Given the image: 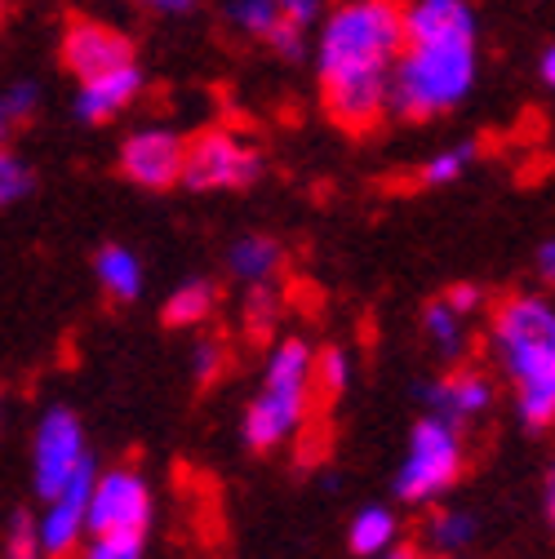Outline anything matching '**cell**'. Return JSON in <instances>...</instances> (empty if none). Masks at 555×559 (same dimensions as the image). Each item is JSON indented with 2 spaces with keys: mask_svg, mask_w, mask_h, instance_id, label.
<instances>
[{
  "mask_svg": "<svg viewBox=\"0 0 555 559\" xmlns=\"http://www.w3.org/2000/svg\"><path fill=\"white\" fill-rule=\"evenodd\" d=\"M404 49L395 0H346L320 27L316 62L324 107L342 129H369L387 111L391 67Z\"/></svg>",
  "mask_w": 555,
  "mask_h": 559,
  "instance_id": "6da1fadb",
  "label": "cell"
},
{
  "mask_svg": "<svg viewBox=\"0 0 555 559\" xmlns=\"http://www.w3.org/2000/svg\"><path fill=\"white\" fill-rule=\"evenodd\" d=\"M494 356L516 386L524 431H546L555 417V307L542 294L507 298L489 329Z\"/></svg>",
  "mask_w": 555,
  "mask_h": 559,
  "instance_id": "7a4b0ae2",
  "label": "cell"
},
{
  "mask_svg": "<svg viewBox=\"0 0 555 559\" xmlns=\"http://www.w3.org/2000/svg\"><path fill=\"white\" fill-rule=\"evenodd\" d=\"M475 85V36L404 40L391 67L387 103L409 120H432L453 111Z\"/></svg>",
  "mask_w": 555,
  "mask_h": 559,
  "instance_id": "3957f363",
  "label": "cell"
},
{
  "mask_svg": "<svg viewBox=\"0 0 555 559\" xmlns=\"http://www.w3.org/2000/svg\"><path fill=\"white\" fill-rule=\"evenodd\" d=\"M311 356L316 346L307 337H285L271 346V356L262 365V386L245 408L240 436L253 453H271L298 436L303 417L311 408L316 382H311Z\"/></svg>",
  "mask_w": 555,
  "mask_h": 559,
  "instance_id": "277c9868",
  "label": "cell"
},
{
  "mask_svg": "<svg viewBox=\"0 0 555 559\" xmlns=\"http://www.w3.org/2000/svg\"><path fill=\"white\" fill-rule=\"evenodd\" d=\"M462 466H467L462 431L423 413L409 431V444H404V457L395 471V498L404 507H436L462 479Z\"/></svg>",
  "mask_w": 555,
  "mask_h": 559,
  "instance_id": "5b68a950",
  "label": "cell"
},
{
  "mask_svg": "<svg viewBox=\"0 0 555 559\" xmlns=\"http://www.w3.org/2000/svg\"><path fill=\"white\" fill-rule=\"evenodd\" d=\"M152 484L133 466L94 471L90 484V507H85V537L120 533V537H147L152 528Z\"/></svg>",
  "mask_w": 555,
  "mask_h": 559,
  "instance_id": "8992f818",
  "label": "cell"
},
{
  "mask_svg": "<svg viewBox=\"0 0 555 559\" xmlns=\"http://www.w3.org/2000/svg\"><path fill=\"white\" fill-rule=\"evenodd\" d=\"M85 466H94L85 427L72 408H49L32 436V488L36 498H54L67 479H76Z\"/></svg>",
  "mask_w": 555,
  "mask_h": 559,
  "instance_id": "52a82bcc",
  "label": "cell"
},
{
  "mask_svg": "<svg viewBox=\"0 0 555 559\" xmlns=\"http://www.w3.org/2000/svg\"><path fill=\"white\" fill-rule=\"evenodd\" d=\"M258 174H262V160L249 143H240L227 129H210L182 152L178 182H187L191 191H236V187H249Z\"/></svg>",
  "mask_w": 555,
  "mask_h": 559,
  "instance_id": "ba28073f",
  "label": "cell"
},
{
  "mask_svg": "<svg viewBox=\"0 0 555 559\" xmlns=\"http://www.w3.org/2000/svg\"><path fill=\"white\" fill-rule=\"evenodd\" d=\"M182 152L187 143L165 129V124H147L125 138L120 147V174L133 182V187H147V191H165L182 178Z\"/></svg>",
  "mask_w": 555,
  "mask_h": 559,
  "instance_id": "9c48e42d",
  "label": "cell"
},
{
  "mask_svg": "<svg viewBox=\"0 0 555 559\" xmlns=\"http://www.w3.org/2000/svg\"><path fill=\"white\" fill-rule=\"evenodd\" d=\"M98 466H85L76 479H67L54 498H45V511L36 515V542L45 559H62L85 542V507H90V484Z\"/></svg>",
  "mask_w": 555,
  "mask_h": 559,
  "instance_id": "30bf717a",
  "label": "cell"
},
{
  "mask_svg": "<svg viewBox=\"0 0 555 559\" xmlns=\"http://www.w3.org/2000/svg\"><path fill=\"white\" fill-rule=\"evenodd\" d=\"M423 400H427L432 417H440V423L462 431V427L480 423V417L494 408V382H489V373H480V369H449L440 382L427 386Z\"/></svg>",
  "mask_w": 555,
  "mask_h": 559,
  "instance_id": "8fae6325",
  "label": "cell"
},
{
  "mask_svg": "<svg viewBox=\"0 0 555 559\" xmlns=\"http://www.w3.org/2000/svg\"><path fill=\"white\" fill-rule=\"evenodd\" d=\"M62 62L72 67L81 81H94L103 72H116V67H129L133 49L120 32H111L103 23H72L62 36Z\"/></svg>",
  "mask_w": 555,
  "mask_h": 559,
  "instance_id": "7c38bea8",
  "label": "cell"
},
{
  "mask_svg": "<svg viewBox=\"0 0 555 559\" xmlns=\"http://www.w3.org/2000/svg\"><path fill=\"white\" fill-rule=\"evenodd\" d=\"M143 90V76H138V67H116V72H103L94 81H81V94H76V116L85 124H107L116 120L133 98Z\"/></svg>",
  "mask_w": 555,
  "mask_h": 559,
  "instance_id": "4fadbf2b",
  "label": "cell"
},
{
  "mask_svg": "<svg viewBox=\"0 0 555 559\" xmlns=\"http://www.w3.org/2000/svg\"><path fill=\"white\" fill-rule=\"evenodd\" d=\"M281 266H285V249L275 245L271 236H240V240L227 249V271L240 280L245 289L275 285Z\"/></svg>",
  "mask_w": 555,
  "mask_h": 559,
  "instance_id": "5bb4252c",
  "label": "cell"
},
{
  "mask_svg": "<svg viewBox=\"0 0 555 559\" xmlns=\"http://www.w3.org/2000/svg\"><path fill=\"white\" fill-rule=\"evenodd\" d=\"M94 275H98V285H103V294H107L111 302H138V298H143V285H147L143 262H138V253L125 249V245L98 249Z\"/></svg>",
  "mask_w": 555,
  "mask_h": 559,
  "instance_id": "9a60e30c",
  "label": "cell"
},
{
  "mask_svg": "<svg viewBox=\"0 0 555 559\" xmlns=\"http://www.w3.org/2000/svg\"><path fill=\"white\" fill-rule=\"evenodd\" d=\"M346 546H352L361 559H378V555L395 550L400 546V515L391 507H378V502L361 507L352 515V528H346Z\"/></svg>",
  "mask_w": 555,
  "mask_h": 559,
  "instance_id": "2e32d148",
  "label": "cell"
},
{
  "mask_svg": "<svg viewBox=\"0 0 555 559\" xmlns=\"http://www.w3.org/2000/svg\"><path fill=\"white\" fill-rule=\"evenodd\" d=\"M423 333H427L432 352H436L445 365L467 360V352H471V329H467V316H458L445 298L427 302V311H423Z\"/></svg>",
  "mask_w": 555,
  "mask_h": 559,
  "instance_id": "e0dca14e",
  "label": "cell"
},
{
  "mask_svg": "<svg viewBox=\"0 0 555 559\" xmlns=\"http://www.w3.org/2000/svg\"><path fill=\"white\" fill-rule=\"evenodd\" d=\"M219 307V289L210 280H182V285L165 298V324H178V329H191V324H204Z\"/></svg>",
  "mask_w": 555,
  "mask_h": 559,
  "instance_id": "ac0fdd59",
  "label": "cell"
},
{
  "mask_svg": "<svg viewBox=\"0 0 555 559\" xmlns=\"http://www.w3.org/2000/svg\"><path fill=\"white\" fill-rule=\"evenodd\" d=\"M475 542V515L467 511H436L427 520V546L436 555H462Z\"/></svg>",
  "mask_w": 555,
  "mask_h": 559,
  "instance_id": "d6986e66",
  "label": "cell"
},
{
  "mask_svg": "<svg viewBox=\"0 0 555 559\" xmlns=\"http://www.w3.org/2000/svg\"><path fill=\"white\" fill-rule=\"evenodd\" d=\"M36 107H40V90L32 81H19L10 90H0V147H5L10 138L32 120Z\"/></svg>",
  "mask_w": 555,
  "mask_h": 559,
  "instance_id": "ffe728a7",
  "label": "cell"
},
{
  "mask_svg": "<svg viewBox=\"0 0 555 559\" xmlns=\"http://www.w3.org/2000/svg\"><path fill=\"white\" fill-rule=\"evenodd\" d=\"M227 19H232L236 32L258 36V40H271L275 27H285V23H281V10H275V0H232Z\"/></svg>",
  "mask_w": 555,
  "mask_h": 559,
  "instance_id": "44dd1931",
  "label": "cell"
},
{
  "mask_svg": "<svg viewBox=\"0 0 555 559\" xmlns=\"http://www.w3.org/2000/svg\"><path fill=\"white\" fill-rule=\"evenodd\" d=\"M352 373H356V360L346 346H324V352L311 356V382L329 395H338L346 382H352Z\"/></svg>",
  "mask_w": 555,
  "mask_h": 559,
  "instance_id": "7402d4cb",
  "label": "cell"
},
{
  "mask_svg": "<svg viewBox=\"0 0 555 559\" xmlns=\"http://www.w3.org/2000/svg\"><path fill=\"white\" fill-rule=\"evenodd\" d=\"M471 160H475V143L445 147V152H436V156L423 165V182H427V187H449V182H458V178L471 169Z\"/></svg>",
  "mask_w": 555,
  "mask_h": 559,
  "instance_id": "603a6c76",
  "label": "cell"
},
{
  "mask_svg": "<svg viewBox=\"0 0 555 559\" xmlns=\"http://www.w3.org/2000/svg\"><path fill=\"white\" fill-rule=\"evenodd\" d=\"M143 555H147V537H120V533L85 537L76 546V559H143Z\"/></svg>",
  "mask_w": 555,
  "mask_h": 559,
  "instance_id": "cb8c5ba5",
  "label": "cell"
},
{
  "mask_svg": "<svg viewBox=\"0 0 555 559\" xmlns=\"http://www.w3.org/2000/svg\"><path fill=\"white\" fill-rule=\"evenodd\" d=\"M0 559H45L40 542H36V520L27 511H19L5 528V542H0Z\"/></svg>",
  "mask_w": 555,
  "mask_h": 559,
  "instance_id": "d4e9b609",
  "label": "cell"
},
{
  "mask_svg": "<svg viewBox=\"0 0 555 559\" xmlns=\"http://www.w3.org/2000/svg\"><path fill=\"white\" fill-rule=\"evenodd\" d=\"M27 191H32V169L10 147H0V209L19 204Z\"/></svg>",
  "mask_w": 555,
  "mask_h": 559,
  "instance_id": "484cf974",
  "label": "cell"
},
{
  "mask_svg": "<svg viewBox=\"0 0 555 559\" xmlns=\"http://www.w3.org/2000/svg\"><path fill=\"white\" fill-rule=\"evenodd\" d=\"M223 360H227V352H223V342L219 337H196L191 342V378L196 382H214L219 373H223Z\"/></svg>",
  "mask_w": 555,
  "mask_h": 559,
  "instance_id": "4316f807",
  "label": "cell"
},
{
  "mask_svg": "<svg viewBox=\"0 0 555 559\" xmlns=\"http://www.w3.org/2000/svg\"><path fill=\"white\" fill-rule=\"evenodd\" d=\"M275 302H281L275 285H258V289H249V294H245V320H253L258 329H262V324H271Z\"/></svg>",
  "mask_w": 555,
  "mask_h": 559,
  "instance_id": "83f0119b",
  "label": "cell"
},
{
  "mask_svg": "<svg viewBox=\"0 0 555 559\" xmlns=\"http://www.w3.org/2000/svg\"><path fill=\"white\" fill-rule=\"evenodd\" d=\"M275 10H281V23H285V27L307 32V27L320 19V0H275Z\"/></svg>",
  "mask_w": 555,
  "mask_h": 559,
  "instance_id": "f1b7e54d",
  "label": "cell"
},
{
  "mask_svg": "<svg viewBox=\"0 0 555 559\" xmlns=\"http://www.w3.org/2000/svg\"><path fill=\"white\" fill-rule=\"evenodd\" d=\"M445 302H449L458 316H467V320H471V316L480 311V302H484V289H480V285H453V289L445 294Z\"/></svg>",
  "mask_w": 555,
  "mask_h": 559,
  "instance_id": "f546056e",
  "label": "cell"
},
{
  "mask_svg": "<svg viewBox=\"0 0 555 559\" xmlns=\"http://www.w3.org/2000/svg\"><path fill=\"white\" fill-rule=\"evenodd\" d=\"M538 275L546 280V285L555 280V240H542L538 245Z\"/></svg>",
  "mask_w": 555,
  "mask_h": 559,
  "instance_id": "4dcf8cb0",
  "label": "cell"
},
{
  "mask_svg": "<svg viewBox=\"0 0 555 559\" xmlns=\"http://www.w3.org/2000/svg\"><path fill=\"white\" fill-rule=\"evenodd\" d=\"M542 515L555 520V475H551V471H546V479H542Z\"/></svg>",
  "mask_w": 555,
  "mask_h": 559,
  "instance_id": "1f68e13d",
  "label": "cell"
},
{
  "mask_svg": "<svg viewBox=\"0 0 555 559\" xmlns=\"http://www.w3.org/2000/svg\"><path fill=\"white\" fill-rule=\"evenodd\" d=\"M538 76H542V85H551L555 81V49L546 45L542 49V58H538Z\"/></svg>",
  "mask_w": 555,
  "mask_h": 559,
  "instance_id": "d6a6232c",
  "label": "cell"
},
{
  "mask_svg": "<svg viewBox=\"0 0 555 559\" xmlns=\"http://www.w3.org/2000/svg\"><path fill=\"white\" fill-rule=\"evenodd\" d=\"M143 5L165 10V14H178V10H187V5H191V0H143Z\"/></svg>",
  "mask_w": 555,
  "mask_h": 559,
  "instance_id": "836d02e7",
  "label": "cell"
},
{
  "mask_svg": "<svg viewBox=\"0 0 555 559\" xmlns=\"http://www.w3.org/2000/svg\"><path fill=\"white\" fill-rule=\"evenodd\" d=\"M378 559H418V555H413V550H400V546H395V550H387V555H378Z\"/></svg>",
  "mask_w": 555,
  "mask_h": 559,
  "instance_id": "e575fe53",
  "label": "cell"
},
{
  "mask_svg": "<svg viewBox=\"0 0 555 559\" xmlns=\"http://www.w3.org/2000/svg\"><path fill=\"white\" fill-rule=\"evenodd\" d=\"M0 427H5V395H0Z\"/></svg>",
  "mask_w": 555,
  "mask_h": 559,
  "instance_id": "d590c367",
  "label": "cell"
},
{
  "mask_svg": "<svg viewBox=\"0 0 555 559\" xmlns=\"http://www.w3.org/2000/svg\"><path fill=\"white\" fill-rule=\"evenodd\" d=\"M436 559H462V555H436Z\"/></svg>",
  "mask_w": 555,
  "mask_h": 559,
  "instance_id": "8d00e7d4",
  "label": "cell"
}]
</instances>
